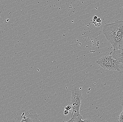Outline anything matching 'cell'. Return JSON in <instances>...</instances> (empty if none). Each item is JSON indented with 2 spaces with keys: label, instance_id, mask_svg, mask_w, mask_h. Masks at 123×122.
<instances>
[{
  "label": "cell",
  "instance_id": "2",
  "mask_svg": "<svg viewBox=\"0 0 123 122\" xmlns=\"http://www.w3.org/2000/svg\"><path fill=\"white\" fill-rule=\"evenodd\" d=\"M96 62L103 68L110 71H120L123 68L121 63L112 57L110 54L103 56Z\"/></svg>",
  "mask_w": 123,
  "mask_h": 122
},
{
  "label": "cell",
  "instance_id": "8",
  "mask_svg": "<svg viewBox=\"0 0 123 122\" xmlns=\"http://www.w3.org/2000/svg\"><path fill=\"white\" fill-rule=\"evenodd\" d=\"M72 108V107L70 105H68L66 106L65 108V110H68V111H70Z\"/></svg>",
  "mask_w": 123,
  "mask_h": 122
},
{
  "label": "cell",
  "instance_id": "5",
  "mask_svg": "<svg viewBox=\"0 0 123 122\" xmlns=\"http://www.w3.org/2000/svg\"><path fill=\"white\" fill-rule=\"evenodd\" d=\"M110 55L114 59L123 63V47L118 50H113L110 53Z\"/></svg>",
  "mask_w": 123,
  "mask_h": 122
},
{
  "label": "cell",
  "instance_id": "11",
  "mask_svg": "<svg viewBox=\"0 0 123 122\" xmlns=\"http://www.w3.org/2000/svg\"><path fill=\"white\" fill-rule=\"evenodd\" d=\"M121 105H122V107H123V101L122 102V103H121Z\"/></svg>",
  "mask_w": 123,
  "mask_h": 122
},
{
  "label": "cell",
  "instance_id": "1",
  "mask_svg": "<svg viewBox=\"0 0 123 122\" xmlns=\"http://www.w3.org/2000/svg\"><path fill=\"white\" fill-rule=\"evenodd\" d=\"M103 33L112 44L114 50L123 47V20L106 24L103 28Z\"/></svg>",
  "mask_w": 123,
  "mask_h": 122
},
{
  "label": "cell",
  "instance_id": "3",
  "mask_svg": "<svg viewBox=\"0 0 123 122\" xmlns=\"http://www.w3.org/2000/svg\"><path fill=\"white\" fill-rule=\"evenodd\" d=\"M80 88L77 86L73 87L71 90V104L72 107V115L80 114V109L83 100Z\"/></svg>",
  "mask_w": 123,
  "mask_h": 122
},
{
  "label": "cell",
  "instance_id": "7",
  "mask_svg": "<svg viewBox=\"0 0 123 122\" xmlns=\"http://www.w3.org/2000/svg\"><path fill=\"white\" fill-rule=\"evenodd\" d=\"M119 122H123V110L120 114L119 117Z\"/></svg>",
  "mask_w": 123,
  "mask_h": 122
},
{
  "label": "cell",
  "instance_id": "4",
  "mask_svg": "<svg viewBox=\"0 0 123 122\" xmlns=\"http://www.w3.org/2000/svg\"><path fill=\"white\" fill-rule=\"evenodd\" d=\"M14 122H40L38 114L34 110H19L14 119Z\"/></svg>",
  "mask_w": 123,
  "mask_h": 122
},
{
  "label": "cell",
  "instance_id": "9",
  "mask_svg": "<svg viewBox=\"0 0 123 122\" xmlns=\"http://www.w3.org/2000/svg\"><path fill=\"white\" fill-rule=\"evenodd\" d=\"M69 111H68V110H64V115H67V114H68V113H69Z\"/></svg>",
  "mask_w": 123,
  "mask_h": 122
},
{
  "label": "cell",
  "instance_id": "10",
  "mask_svg": "<svg viewBox=\"0 0 123 122\" xmlns=\"http://www.w3.org/2000/svg\"><path fill=\"white\" fill-rule=\"evenodd\" d=\"M98 18V17H97V16H94V17L93 18V19H92V20H93V22L94 21H95V20H97V18Z\"/></svg>",
  "mask_w": 123,
  "mask_h": 122
},
{
  "label": "cell",
  "instance_id": "6",
  "mask_svg": "<svg viewBox=\"0 0 123 122\" xmlns=\"http://www.w3.org/2000/svg\"><path fill=\"white\" fill-rule=\"evenodd\" d=\"M92 23L94 24L96 27H100L101 25L102 21L100 18H98L97 20L94 21H93Z\"/></svg>",
  "mask_w": 123,
  "mask_h": 122
}]
</instances>
